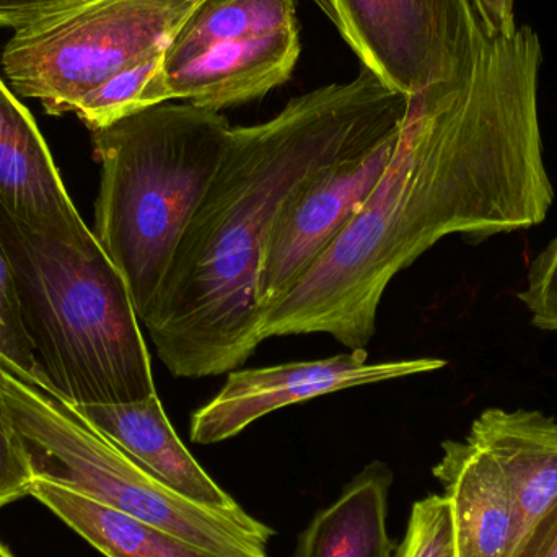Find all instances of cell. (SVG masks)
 Wrapping results in <instances>:
<instances>
[{
	"label": "cell",
	"mask_w": 557,
	"mask_h": 557,
	"mask_svg": "<svg viewBox=\"0 0 557 557\" xmlns=\"http://www.w3.org/2000/svg\"><path fill=\"white\" fill-rule=\"evenodd\" d=\"M530 26L484 36L463 81L411 98L392 159L326 253L261 317L260 339L327 334L366 349L389 282L448 235L484 242L542 224L555 199Z\"/></svg>",
	"instance_id": "1"
},
{
	"label": "cell",
	"mask_w": 557,
	"mask_h": 557,
	"mask_svg": "<svg viewBox=\"0 0 557 557\" xmlns=\"http://www.w3.org/2000/svg\"><path fill=\"white\" fill-rule=\"evenodd\" d=\"M411 98L360 67L347 84L292 98L276 116L232 127L218 173L140 323L176 379L240 369L261 344L258 276L282 205L324 166L379 146Z\"/></svg>",
	"instance_id": "2"
},
{
	"label": "cell",
	"mask_w": 557,
	"mask_h": 557,
	"mask_svg": "<svg viewBox=\"0 0 557 557\" xmlns=\"http://www.w3.org/2000/svg\"><path fill=\"white\" fill-rule=\"evenodd\" d=\"M231 131L218 111L185 101L91 131L100 163L94 235L126 278L139 320L218 173Z\"/></svg>",
	"instance_id": "3"
},
{
	"label": "cell",
	"mask_w": 557,
	"mask_h": 557,
	"mask_svg": "<svg viewBox=\"0 0 557 557\" xmlns=\"http://www.w3.org/2000/svg\"><path fill=\"white\" fill-rule=\"evenodd\" d=\"M0 237L51 392L72 406L123 405L156 395L133 295L101 245L69 247L28 231L2 209Z\"/></svg>",
	"instance_id": "4"
},
{
	"label": "cell",
	"mask_w": 557,
	"mask_h": 557,
	"mask_svg": "<svg viewBox=\"0 0 557 557\" xmlns=\"http://www.w3.org/2000/svg\"><path fill=\"white\" fill-rule=\"evenodd\" d=\"M2 392L35 480L51 481L221 557H270L276 530L248 512H222L183 496L51 389L29 385L2 367Z\"/></svg>",
	"instance_id": "5"
},
{
	"label": "cell",
	"mask_w": 557,
	"mask_h": 557,
	"mask_svg": "<svg viewBox=\"0 0 557 557\" xmlns=\"http://www.w3.org/2000/svg\"><path fill=\"white\" fill-rule=\"evenodd\" d=\"M205 0H78L15 29L2 71L46 113H74L85 95L165 49Z\"/></svg>",
	"instance_id": "6"
},
{
	"label": "cell",
	"mask_w": 557,
	"mask_h": 557,
	"mask_svg": "<svg viewBox=\"0 0 557 557\" xmlns=\"http://www.w3.org/2000/svg\"><path fill=\"white\" fill-rule=\"evenodd\" d=\"M295 0H205L163 52L166 101L221 113L267 97L300 58Z\"/></svg>",
	"instance_id": "7"
},
{
	"label": "cell",
	"mask_w": 557,
	"mask_h": 557,
	"mask_svg": "<svg viewBox=\"0 0 557 557\" xmlns=\"http://www.w3.org/2000/svg\"><path fill=\"white\" fill-rule=\"evenodd\" d=\"M360 67L418 97L463 81L484 33L471 0H311Z\"/></svg>",
	"instance_id": "8"
},
{
	"label": "cell",
	"mask_w": 557,
	"mask_h": 557,
	"mask_svg": "<svg viewBox=\"0 0 557 557\" xmlns=\"http://www.w3.org/2000/svg\"><path fill=\"white\" fill-rule=\"evenodd\" d=\"M399 131L360 156L324 166L282 205L261 258V317L314 267L366 205L392 159Z\"/></svg>",
	"instance_id": "9"
},
{
	"label": "cell",
	"mask_w": 557,
	"mask_h": 557,
	"mask_svg": "<svg viewBox=\"0 0 557 557\" xmlns=\"http://www.w3.org/2000/svg\"><path fill=\"white\" fill-rule=\"evenodd\" d=\"M445 366V360L435 357L370 363L367 349H356L326 359L232 370L221 392L193 412L189 438L195 444H219L287 406L357 386L437 372Z\"/></svg>",
	"instance_id": "10"
},
{
	"label": "cell",
	"mask_w": 557,
	"mask_h": 557,
	"mask_svg": "<svg viewBox=\"0 0 557 557\" xmlns=\"http://www.w3.org/2000/svg\"><path fill=\"white\" fill-rule=\"evenodd\" d=\"M0 209L42 237L81 250L100 247L72 202L35 120L2 78Z\"/></svg>",
	"instance_id": "11"
},
{
	"label": "cell",
	"mask_w": 557,
	"mask_h": 557,
	"mask_svg": "<svg viewBox=\"0 0 557 557\" xmlns=\"http://www.w3.org/2000/svg\"><path fill=\"white\" fill-rule=\"evenodd\" d=\"M468 435L490 454L509 486L513 557L557 504V421L542 411L490 408L474 419Z\"/></svg>",
	"instance_id": "12"
},
{
	"label": "cell",
	"mask_w": 557,
	"mask_h": 557,
	"mask_svg": "<svg viewBox=\"0 0 557 557\" xmlns=\"http://www.w3.org/2000/svg\"><path fill=\"white\" fill-rule=\"evenodd\" d=\"M72 408L127 457L183 496L222 512L245 513L244 507L206 473L183 444L157 393L123 405Z\"/></svg>",
	"instance_id": "13"
},
{
	"label": "cell",
	"mask_w": 557,
	"mask_h": 557,
	"mask_svg": "<svg viewBox=\"0 0 557 557\" xmlns=\"http://www.w3.org/2000/svg\"><path fill=\"white\" fill-rule=\"evenodd\" d=\"M450 504L458 557H510L516 539L512 496L497 465L470 435L442 444L432 470Z\"/></svg>",
	"instance_id": "14"
},
{
	"label": "cell",
	"mask_w": 557,
	"mask_h": 557,
	"mask_svg": "<svg viewBox=\"0 0 557 557\" xmlns=\"http://www.w3.org/2000/svg\"><path fill=\"white\" fill-rule=\"evenodd\" d=\"M392 483L388 465H367L311 520L298 540L295 557H395V543L386 532Z\"/></svg>",
	"instance_id": "15"
},
{
	"label": "cell",
	"mask_w": 557,
	"mask_h": 557,
	"mask_svg": "<svg viewBox=\"0 0 557 557\" xmlns=\"http://www.w3.org/2000/svg\"><path fill=\"white\" fill-rule=\"evenodd\" d=\"M29 496L107 557H221L51 481L35 480Z\"/></svg>",
	"instance_id": "16"
},
{
	"label": "cell",
	"mask_w": 557,
	"mask_h": 557,
	"mask_svg": "<svg viewBox=\"0 0 557 557\" xmlns=\"http://www.w3.org/2000/svg\"><path fill=\"white\" fill-rule=\"evenodd\" d=\"M165 49L140 59L85 95L74 113L90 131L103 129L147 108L166 103L160 81Z\"/></svg>",
	"instance_id": "17"
},
{
	"label": "cell",
	"mask_w": 557,
	"mask_h": 557,
	"mask_svg": "<svg viewBox=\"0 0 557 557\" xmlns=\"http://www.w3.org/2000/svg\"><path fill=\"white\" fill-rule=\"evenodd\" d=\"M0 366L29 385L49 388L26 327L15 268L2 237H0Z\"/></svg>",
	"instance_id": "18"
},
{
	"label": "cell",
	"mask_w": 557,
	"mask_h": 557,
	"mask_svg": "<svg viewBox=\"0 0 557 557\" xmlns=\"http://www.w3.org/2000/svg\"><path fill=\"white\" fill-rule=\"evenodd\" d=\"M395 557H458L450 504L444 494H432L412 506Z\"/></svg>",
	"instance_id": "19"
},
{
	"label": "cell",
	"mask_w": 557,
	"mask_h": 557,
	"mask_svg": "<svg viewBox=\"0 0 557 557\" xmlns=\"http://www.w3.org/2000/svg\"><path fill=\"white\" fill-rule=\"evenodd\" d=\"M35 483L32 460L20 437L2 392L0 367V510L32 494Z\"/></svg>",
	"instance_id": "20"
},
{
	"label": "cell",
	"mask_w": 557,
	"mask_h": 557,
	"mask_svg": "<svg viewBox=\"0 0 557 557\" xmlns=\"http://www.w3.org/2000/svg\"><path fill=\"white\" fill-rule=\"evenodd\" d=\"M519 298L539 330L557 331V237L533 261Z\"/></svg>",
	"instance_id": "21"
},
{
	"label": "cell",
	"mask_w": 557,
	"mask_h": 557,
	"mask_svg": "<svg viewBox=\"0 0 557 557\" xmlns=\"http://www.w3.org/2000/svg\"><path fill=\"white\" fill-rule=\"evenodd\" d=\"M78 0H0V26L18 29Z\"/></svg>",
	"instance_id": "22"
},
{
	"label": "cell",
	"mask_w": 557,
	"mask_h": 557,
	"mask_svg": "<svg viewBox=\"0 0 557 557\" xmlns=\"http://www.w3.org/2000/svg\"><path fill=\"white\" fill-rule=\"evenodd\" d=\"M484 33L490 38H512L516 23V0H471Z\"/></svg>",
	"instance_id": "23"
},
{
	"label": "cell",
	"mask_w": 557,
	"mask_h": 557,
	"mask_svg": "<svg viewBox=\"0 0 557 557\" xmlns=\"http://www.w3.org/2000/svg\"><path fill=\"white\" fill-rule=\"evenodd\" d=\"M513 557H557V504L530 532Z\"/></svg>",
	"instance_id": "24"
},
{
	"label": "cell",
	"mask_w": 557,
	"mask_h": 557,
	"mask_svg": "<svg viewBox=\"0 0 557 557\" xmlns=\"http://www.w3.org/2000/svg\"><path fill=\"white\" fill-rule=\"evenodd\" d=\"M0 557H15L12 555V552H10V549L3 545L2 542H0Z\"/></svg>",
	"instance_id": "25"
}]
</instances>
